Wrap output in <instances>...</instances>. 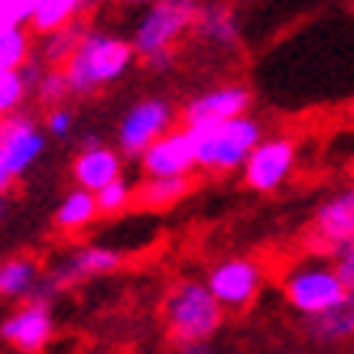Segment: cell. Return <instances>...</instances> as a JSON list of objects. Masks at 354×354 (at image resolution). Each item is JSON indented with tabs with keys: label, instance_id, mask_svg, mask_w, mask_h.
<instances>
[{
	"label": "cell",
	"instance_id": "cell-5",
	"mask_svg": "<svg viewBox=\"0 0 354 354\" xmlns=\"http://www.w3.org/2000/svg\"><path fill=\"white\" fill-rule=\"evenodd\" d=\"M279 290H283L286 306L299 315H312V312L338 302L348 292L332 257H325V254H309L306 260L292 263L279 279Z\"/></svg>",
	"mask_w": 354,
	"mask_h": 354
},
{
	"label": "cell",
	"instance_id": "cell-18",
	"mask_svg": "<svg viewBox=\"0 0 354 354\" xmlns=\"http://www.w3.org/2000/svg\"><path fill=\"white\" fill-rule=\"evenodd\" d=\"M192 189V176H147L133 189V202L140 208H147V212H162V208H172L176 202H183Z\"/></svg>",
	"mask_w": 354,
	"mask_h": 354
},
{
	"label": "cell",
	"instance_id": "cell-9",
	"mask_svg": "<svg viewBox=\"0 0 354 354\" xmlns=\"http://www.w3.org/2000/svg\"><path fill=\"white\" fill-rule=\"evenodd\" d=\"M0 153H3L7 172L13 179H20L46 153V133L32 118L13 111L7 118H0Z\"/></svg>",
	"mask_w": 354,
	"mask_h": 354
},
{
	"label": "cell",
	"instance_id": "cell-23",
	"mask_svg": "<svg viewBox=\"0 0 354 354\" xmlns=\"http://www.w3.org/2000/svg\"><path fill=\"white\" fill-rule=\"evenodd\" d=\"M30 55H32V36L26 32V26L0 30V72L20 68Z\"/></svg>",
	"mask_w": 354,
	"mask_h": 354
},
{
	"label": "cell",
	"instance_id": "cell-28",
	"mask_svg": "<svg viewBox=\"0 0 354 354\" xmlns=\"http://www.w3.org/2000/svg\"><path fill=\"white\" fill-rule=\"evenodd\" d=\"M72 130H75V114L65 108V104H53L49 114H46V133L55 140H65V137H72Z\"/></svg>",
	"mask_w": 354,
	"mask_h": 354
},
{
	"label": "cell",
	"instance_id": "cell-31",
	"mask_svg": "<svg viewBox=\"0 0 354 354\" xmlns=\"http://www.w3.org/2000/svg\"><path fill=\"white\" fill-rule=\"evenodd\" d=\"M36 3H39V0H17V7H20V13H23V20H26V23H30L32 10H36Z\"/></svg>",
	"mask_w": 354,
	"mask_h": 354
},
{
	"label": "cell",
	"instance_id": "cell-7",
	"mask_svg": "<svg viewBox=\"0 0 354 354\" xmlns=\"http://www.w3.org/2000/svg\"><path fill=\"white\" fill-rule=\"evenodd\" d=\"M205 286L212 290L225 312H241L254 306L263 290V267L250 257H225L208 270Z\"/></svg>",
	"mask_w": 354,
	"mask_h": 354
},
{
	"label": "cell",
	"instance_id": "cell-8",
	"mask_svg": "<svg viewBox=\"0 0 354 354\" xmlns=\"http://www.w3.org/2000/svg\"><path fill=\"white\" fill-rule=\"evenodd\" d=\"M176 127V108L166 97H143L137 104H130V111L118 124V150L124 156H140L150 147L153 140Z\"/></svg>",
	"mask_w": 354,
	"mask_h": 354
},
{
	"label": "cell",
	"instance_id": "cell-15",
	"mask_svg": "<svg viewBox=\"0 0 354 354\" xmlns=\"http://www.w3.org/2000/svg\"><path fill=\"white\" fill-rule=\"evenodd\" d=\"M118 176H124V153L108 147V143H101V140L85 143L78 150L75 162H72V179L88 192H97L101 185H108Z\"/></svg>",
	"mask_w": 354,
	"mask_h": 354
},
{
	"label": "cell",
	"instance_id": "cell-26",
	"mask_svg": "<svg viewBox=\"0 0 354 354\" xmlns=\"http://www.w3.org/2000/svg\"><path fill=\"white\" fill-rule=\"evenodd\" d=\"M30 95V85L23 82L20 68H7L0 72V118H7L13 111L23 108V101Z\"/></svg>",
	"mask_w": 354,
	"mask_h": 354
},
{
	"label": "cell",
	"instance_id": "cell-25",
	"mask_svg": "<svg viewBox=\"0 0 354 354\" xmlns=\"http://www.w3.org/2000/svg\"><path fill=\"white\" fill-rule=\"evenodd\" d=\"M32 95L39 97V104H46V108L65 104V97H68V82H65L62 68H59V65H46L43 75L36 78V85H32Z\"/></svg>",
	"mask_w": 354,
	"mask_h": 354
},
{
	"label": "cell",
	"instance_id": "cell-10",
	"mask_svg": "<svg viewBox=\"0 0 354 354\" xmlns=\"http://www.w3.org/2000/svg\"><path fill=\"white\" fill-rule=\"evenodd\" d=\"M354 237V183L332 198H325L309 225V250L312 254H332L338 244Z\"/></svg>",
	"mask_w": 354,
	"mask_h": 354
},
{
	"label": "cell",
	"instance_id": "cell-24",
	"mask_svg": "<svg viewBox=\"0 0 354 354\" xmlns=\"http://www.w3.org/2000/svg\"><path fill=\"white\" fill-rule=\"evenodd\" d=\"M95 202H97V212L101 215H120L130 202H133V185L118 176V179H111L108 185H101L95 192Z\"/></svg>",
	"mask_w": 354,
	"mask_h": 354
},
{
	"label": "cell",
	"instance_id": "cell-13",
	"mask_svg": "<svg viewBox=\"0 0 354 354\" xmlns=\"http://www.w3.org/2000/svg\"><path fill=\"white\" fill-rule=\"evenodd\" d=\"M55 322H53V312L46 306V299H30L26 306H20L17 312H10L3 325H0V338L17 348V351L36 354L43 351L46 344L53 342Z\"/></svg>",
	"mask_w": 354,
	"mask_h": 354
},
{
	"label": "cell",
	"instance_id": "cell-27",
	"mask_svg": "<svg viewBox=\"0 0 354 354\" xmlns=\"http://www.w3.org/2000/svg\"><path fill=\"white\" fill-rule=\"evenodd\" d=\"M328 257H332L335 270H338V277H342L344 290L354 292V237L351 241H344V244H338Z\"/></svg>",
	"mask_w": 354,
	"mask_h": 354
},
{
	"label": "cell",
	"instance_id": "cell-20",
	"mask_svg": "<svg viewBox=\"0 0 354 354\" xmlns=\"http://www.w3.org/2000/svg\"><path fill=\"white\" fill-rule=\"evenodd\" d=\"M88 7H91V0H39L26 26L43 36V32H53L59 26H68V23L82 20Z\"/></svg>",
	"mask_w": 354,
	"mask_h": 354
},
{
	"label": "cell",
	"instance_id": "cell-14",
	"mask_svg": "<svg viewBox=\"0 0 354 354\" xmlns=\"http://www.w3.org/2000/svg\"><path fill=\"white\" fill-rule=\"evenodd\" d=\"M124 257L111 247H97V244H85L75 247L72 254H65L59 263L53 267V283L55 290H65V286H75L82 279H95V277H108L114 270H120Z\"/></svg>",
	"mask_w": 354,
	"mask_h": 354
},
{
	"label": "cell",
	"instance_id": "cell-29",
	"mask_svg": "<svg viewBox=\"0 0 354 354\" xmlns=\"http://www.w3.org/2000/svg\"><path fill=\"white\" fill-rule=\"evenodd\" d=\"M10 26H26L17 0H0V30H10Z\"/></svg>",
	"mask_w": 354,
	"mask_h": 354
},
{
	"label": "cell",
	"instance_id": "cell-1",
	"mask_svg": "<svg viewBox=\"0 0 354 354\" xmlns=\"http://www.w3.org/2000/svg\"><path fill=\"white\" fill-rule=\"evenodd\" d=\"M133 59L137 55H133L130 39L108 30H82L78 46L59 68L68 82V95L88 97L97 95L101 88L120 82L130 72Z\"/></svg>",
	"mask_w": 354,
	"mask_h": 354
},
{
	"label": "cell",
	"instance_id": "cell-33",
	"mask_svg": "<svg viewBox=\"0 0 354 354\" xmlns=\"http://www.w3.org/2000/svg\"><path fill=\"white\" fill-rule=\"evenodd\" d=\"M0 218H3V192H0Z\"/></svg>",
	"mask_w": 354,
	"mask_h": 354
},
{
	"label": "cell",
	"instance_id": "cell-30",
	"mask_svg": "<svg viewBox=\"0 0 354 354\" xmlns=\"http://www.w3.org/2000/svg\"><path fill=\"white\" fill-rule=\"evenodd\" d=\"M13 183H17V179H13L10 172H7V166H3V153H0V192H7Z\"/></svg>",
	"mask_w": 354,
	"mask_h": 354
},
{
	"label": "cell",
	"instance_id": "cell-6",
	"mask_svg": "<svg viewBox=\"0 0 354 354\" xmlns=\"http://www.w3.org/2000/svg\"><path fill=\"white\" fill-rule=\"evenodd\" d=\"M296 162H299L296 140L286 137V133H277V137L263 133L254 143V150L247 153V160L241 162V176H244V185L250 192L273 195L290 183Z\"/></svg>",
	"mask_w": 354,
	"mask_h": 354
},
{
	"label": "cell",
	"instance_id": "cell-22",
	"mask_svg": "<svg viewBox=\"0 0 354 354\" xmlns=\"http://www.w3.org/2000/svg\"><path fill=\"white\" fill-rule=\"evenodd\" d=\"M78 36H82V23H68V26H59V30L53 32H43L39 36V62L43 65H62L68 55H72V49L78 46Z\"/></svg>",
	"mask_w": 354,
	"mask_h": 354
},
{
	"label": "cell",
	"instance_id": "cell-21",
	"mask_svg": "<svg viewBox=\"0 0 354 354\" xmlns=\"http://www.w3.org/2000/svg\"><path fill=\"white\" fill-rule=\"evenodd\" d=\"M39 283V263L32 257H10L0 263V299H26Z\"/></svg>",
	"mask_w": 354,
	"mask_h": 354
},
{
	"label": "cell",
	"instance_id": "cell-17",
	"mask_svg": "<svg viewBox=\"0 0 354 354\" xmlns=\"http://www.w3.org/2000/svg\"><path fill=\"white\" fill-rule=\"evenodd\" d=\"M192 30L198 39L218 46V49H234L237 39H241V23H237L234 7H227L221 0H212V3L202 0V7L195 13Z\"/></svg>",
	"mask_w": 354,
	"mask_h": 354
},
{
	"label": "cell",
	"instance_id": "cell-3",
	"mask_svg": "<svg viewBox=\"0 0 354 354\" xmlns=\"http://www.w3.org/2000/svg\"><path fill=\"white\" fill-rule=\"evenodd\" d=\"M162 325L172 344L179 348H198L212 342L221 325H225V309L212 296V290L198 279H183L166 292L162 302Z\"/></svg>",
	"mask_w": 354,
	"mask_h": 354
},
{
	"label": "cell",
	"instance_id": "cell-2",
	"mask_svg": "<svg viewBox=\"0 0 354 354\" xmlns=\"http://www.w3.org/2000/svg\"><path fill=\"white\" fill-rule=\"evenodd\" d=\"M202 7V0H153L143 7V17L133 26L130 46L140 62L150 68H169L176 46L183 43L185 32H192L195 13Z\"/></svg>",
	"mask_w": 354,
	"mask_h": 354
},
{
	"label": "cell",
	"instance_id": "cell-11",
	"mask_svg": "<svg viewBox=\"0 0 354 354\" xmlns=\"http://www.w3.org/2000/svg\"><path fill=\"white\" fill-rule=\"evenodd\" d=\"M143 176H192L195 172V137L185 127H169L137 156Z\"/></svg>",
	"mask_w": 354,
	"mask_h": 354
},
{
	"label": "cell",
	"instance_id": "cell-32",
	"mask_svg": "<svg viewBox=\"0 0 354 354\" xmlns=\"http://www.w3.org/2000/svg\"><path fill=\"white\" fill-rule=\"evenodd\" d=\"M118 3H124V7H147L153 0H118Z\"/></svg>",
	"mask_w": 354,
	"mask_h": 354
},
{
	"label": "cell",
	"instance_id": "cell-19",
	"mask_svg": "<svg viewBox=\"0 0 354 354\" xmlns=\"http://www.w3.org/2000/svg\"><path fill=\"white\" fill-rule=\"evenodd\" d=\"M97 218H101V212H97L95 192H88V189L75 185V189H72V192L59 202L53 221H55V227H59L62 234L78 237V234H85V231L95 225Z\"/></svg>",
	"mask_w": 354,
	"mask_h": 354
},
{
	"label": "cell",
	"instance_id": "cell-4",
	"mask_svg": "<svg viewBox=\"0 0 354 354\" xmlns=\"http://www.w3.org/2000/svg\"><path fill=\"white\" fill-rule=\"evenodd\" d=\"M195 137V169L208 176L237 172L254 143L263 137V124L250 114H237L212 127H189Z\"/></svg>",
	"mask_w": 354,
	"mask_h": 354
},
{
	"label": "cell",
	"instance_id": "cell-16",
	"mask_svg": "<svg viewBox=\"0 0 354 354\" xmlns=\"http://www.w3.org/2000/svg\"><path fill=\"white\" fill-rule=\"evenodd\" d=\"M302 319H306V335L315 344L354 342V292H344L338 302L312 312V315H302Z\"/></svg>",
	"mask_w": 354,
	"mask_h": 354
},
{
	"label": "cell",
	"instance_id": "cell-12",
	"mask_svg": "<svg viewBox=\"0 0 354 354\" xmlns=\"http://www.w3.org/2000/svg\"><path fill=\"white\" fill-rule=\"evenodd\" d=\"M250 104H254V95L247 85H218L195 95L192 101H185L183 124L185 127H212V124H221L227 118L247 114Z\"/></svg>",
	"mask_w": 354,
	"mask_h": 354
}]
</instances>
